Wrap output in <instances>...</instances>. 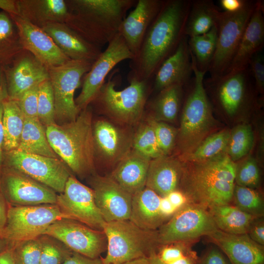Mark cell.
I'll list each match as a JSON object with an SVG mask.
<instances>
[{
	"label": "cell",
	"instance_id": "681fc988",
	"mask_svg": "<svg viewBox=\"0 0 264 264\" xmlns=\"http://www.w3.org/2000/svg\"><path fill=\"white\" fill-rule=\"evenodd\" d=\"M248 68L254 78L257 90L261 93L264 90V57L262 51L255 53L250 59Z\"/></svg>",
	"mask_w": 264,
	"mask_h": 264
},
{
	"label": "cell",
	"instance_id": "be15d7a7",
	"mask_svg": "<svg viewBox=\"0 0 264 264\" xmlns=\"http://www.w3.org/2000/svg\"><path fill=\"white\" fill-rule=\"evenodd\" d=\"M149 264H163L159 259L156 252L152 253L148 258Z\"/></svg>",
	"mask_w": 264,
	"mask_h": 264
},
{
	"label": "cell",
	"instance_id": "7a4b0ae2",
	"mask_svg": "<svg viewBox=\"0 0 264 264\" xmlns=\"http://www.w3.org/2000/svg\"><path fill=\"white\" fill-rule=\"evenodd\" d=\"M236 163L224 152L210 159L186 161L179 186L189 202L208 209L230 204L235 186Z\"/></svg>",
	"mask_w": 264,
	"mask_h": 264
},
{
	"label": "cell",
	"instance_id": "b9f144b4",
	"mask_svg": "<svg viewBox=\"0 0 264 264\" xmlns=\"http://www.w3.org/2000/svg\"><path fill=\"white\" fill-rule=\"evenodd\" d=\"M38 118L45 127L56 123L54 98L49 79L38 86Z\"/></svg>",
	"mask_w": 264,
	"mask_h": 264
},
{
	"label": "cell",
	"instance_id": "94428289",
	"mask_svg": "<svg viewBox=\"0 0 264 264\" xmlns=\"http://www.w3.org/2000/svg\"><path fill=\"white\" fill-rule=\"evenodd\" d=\"M197 261L196 255L193 253L167 264H196Z\"/></svg>",
	"mask_w": 264,
	"mask_h": 264
},
{
	"label": "cell",
	"instance_id": "ee69618b",
	"mask_svg": "<svg viewBox=\"0 0 264 264\" xmlns=\"http://www.w3.org/2000/svg\"><path fill=\"white\" fill-rule=\"evenodd\" d=\"M39 238L42 244L40 264H62L72 252L63 243L50 236L42 235Z\"/></svg>",
	"mask_w": 264,
	"mask_h": 264
},
{
	"label": "cell",
	"instance_id": "ac0fdd59",
	"mask_svg": "<svg viewBox=\"0 0 264 264\" xmlns=\"http://www.w3.org/2000/svg\"><path fill=\"white\" fill-rule=\"evenodd\" d=\"M251 76L248 67L204 80L213 87L218 106L225 114L234 116L248 105Z\"/></svg>",
	"mask_w": 264,
	"mask_h": 264
},
{
	"label": "cell",
	"instance_id": "836d02e7",
	"mask_svg": "<svg viewBox=\"0 0 264 264\" xmlns=\"http://www.w3.org/2000/svg\"><path fill=\"white\" fill-rule=\"evenodd\" d=\"M2 122L4 153L16 150L23 129L25 118L16 101L8 95L3 100Z\"/></svg>",
	"mask_w": 264,
	"mask_h": 264
},
{
	"label": "cell",
	"instance_id": "6125c7cd",
	"mask_svg": "<svg viewBox=\"0 0 264 264\" xmlns=\"http://www.w3.org/2000/svg\"><path fill=\"white\" fill-rule=\"evenodd\" d=\"M7 92L5 76L2 67L0 66V97Z\"/></svg>",
	"mask_w": 264,
	"mask_h": 264
},
{
	"label": "cell",
	"instance_id": "ba28073f",
	"mask_svg": "<svg viewBox=\"0 0 264 264\" xmlns=\"http://www.w3.org/2000/svg\"><path fill=\"white\" fill-rule=\"evenodd\" d=\"M63 219H72L57 204L9 206L3 238L9 244L35 239L42 235L54 222Z\"/></svg>",
	"mask_w": 264,
	"mask_h": 264
},
{
	"label": "cell",
	"instance_id": "5b68a950",
	"mask_svg": "<svg viewBox=\"0 0 264 264\" xmlns=\"http://www.w3.org/2000/svg\"><path fill=\"white\" fill-rule=\"evenodd\" d=\"M191 61L192 86L183 106L176 138L183 158L210 135L215 124L212 106L204 86L206 72L198 69L192 55Z\"/></svg>",
	"mask_w": 264,
	"mask_h": 264
},
{
	"label": "cell",
	"instance_id": "e7e4bbea",
	"mask_svg": "<svg viewBox=\"0 0 264 264\" xmlns=\"http://www.w3.org/2000/svg\"><path fill=\"white\" fill-rule=\"evenodd\" d=\"M122 264H149L148 258L143 257Z\"/></svg>",
	"mask_w": 264,
	"mask_h": 264
},
{
	"label": "cell",
	"instance_id": "4dcf8cb0",
	"mask_svg": "<svg viewBox=\"0 0 264 264\" xmlns=\"http://www.w3.org/2000/svg\"><path fill=\"white\" fill-rule=\"evenodd\" d=\"M221 12L211 0H191L185 35L189 38L202 35L217 26Z\"/></svg>",
	"mask_w": 264,
	"mask_h": 264
},
{
	"label": "cell",
	"instance_id": "d4e9b609",
	"mask_svg": "<svg viewBox=\"0 0 264 264\" xmlns=\"http://www.w3.org/2000/svg\"><path fill=\"white\" fill-rule=\"evenodd\" d=\"M264 44V4L262 1L257 0L255 8L245 27L235 56L225 73L247 68L252 56L262 50Z\"/></svg>",
	"mask_w": 264,
	"mask_h": 264
},
{
	"label": "cell",
	"instance_id": "3957f363",
	"mask_svg": "<svg viewBox=\"0 0 264 264\" xmlns=\"http://www.w3.org/2000/svg\"><path fill=\"white\" fill-rule=\"evenodd\" d=\"M68 17L65 24L90 44L102 48L118 33L134 0H66Z\"/></svg>",
	"mask_w": 264,
	"mask_h": 264
},
{
	"label": "cell",
	"instance_id": "91938a15",
	"mask_svg": "<svg viewBox=\"0 0 264 264\" xmlns=\"http://www.w3.org/2000/svg\"><path fill=\"white\" fill-rule=\"evenodd\" d=\"M0 264H15L12 250L10 246L0 253Z\"/></svg>",
	"mask_w": 264,
	"mask_h": 264
},
{
	"label": "cell",
	"instance_id": "8d00e7d4",
	"mask_svg": "<svg viewBox=\"0 0 264 264\" xmlns=\"http://www.w3.org/2000/svg\"><path fill=\"white\" fill-rule=\"evenodd\" d=\"M217 26L208 32L188 38L191 54L199 70L207 72L213 60L217 46Z\"/></svg>",
	"mask_w": 264,
	"mask_h": 264
},
{
	"label": "cell",
	"instance_id": "5bb4252c",
	"mask_svg": "<svg viewBox=\"0 0 264 264\" xmlns=\"http://www.w3.org/2000/svg\"><path fill=\"white\" fill-rule=\"evenodd\" d=\"M43 235L50 236L71 251L90 258L100 257L107 250V241L103 231L72 219H63L54 222Z\"/></svg>",
	"mask_w": 264,
	"mask_h": 264
},
{
	"label": "cell",
	"instance_id": "74e56055",
	"mask_svg": "<svg viewBox=\"0 0 264 264\" xmlns=\"http://www.w3.org/2000/svg\"><path fill=\"white\" fill-rule=\"evenodd\" d=\"M254 143V135L251 126L239 124L230 131L225 153L235 162L249 153Z\"/></svg>",
	"mask_w": 264,
	"mask_h": 264
},
{
	"label": "cell",
	"instance_id": "6f0895ef",
	"mask_svg": "<svg viewBox=\"0 0 264 264\" xmlns=\"http://www.w3.org/2000/svg\"><path fill=\"white\" fill-rule=\"evenodd\" d=\"M7 96L6 92L0 97V176L1 174L3 167L4 159V152L3 149V144L4 140L3 129L2 122V113H3V100Z\"/></svg>",
	"mask_w": 264,
	"mask_h": 264
},
{
	"label": "cell",
	"instance_id": "f1b7e54d",
	"mask_svg": "<svg viewBox=\"0 0 264 264\" xmlns=\"http://www.w3.org/2000/svg\"><path fill=\"white\" fill-rule=\"evenodd\" d=\"M161 200V197L145 187L132 196L129 220L141 229L157 230L169 220L162 212Z\"/></svg>",
	"mask_w": 264,
	"mask_h": 264
},
{
	"label": "cell",
	"instance_id": "484cf974",
	"mask_svg": "<svg viewBox=\"0 0 264 264\" xmlns=\"http://www.w3.org/2000/svg\"><path fill=\"white\" fill-rule=\"evenodd\" d=\"M42 29L70 60L93 64L102 52L101 48L87 42L65 23H50Z\"/></svg>",
	"mask_w": 264,
	"mask_h": 264
},
{
	"label": "cell",
	"instance_id": "f5cc1de1",
	"mask_svg": "<svg viewBox=\"0 0 264 264\" xmlns=\"http://www.w3.org/2000/svg\"><path fill=\"white\" fill-rule=\"evenodd\" d=\"M62 264H104L102 257L90 258L72 251Z\"/></svg>",
	"mask_w": 264,
	"mask_h": 264
},
{
	"label": "cell",
	"instance_id": "6da1fadb",
	"mask_svg": "<svg viewBox=\"0 0 264 264\" xmlns=\"http://www.w3.org/2000/svg\"><path fill=\"white\" fill-rule=\"evenodd\" d=\"M191 0H164L149 27L137 55L132 60L131 77L149 80L185 36Z\"/></svg>",
	"mask_w": 264,
	"mask_h": 264
},
{
	"label": "cell",
	"instance_id": "2e32d148",
	"mask_svg": "<svg viewBox=\"0 0 264 264\" xmlns=\"http://www.w3.org/2000/svg\"><path fill=\"white\" fill-rule=\"evenodd\" d=\"M56 204L72 220L103 231L106 222L96 206L92 189L72 175L68 178L64 192L57 194Z\"/></svg>",
	"mask_w": 264,
	"mask_h": 264
},
{
	"label": "cell",
	"instance_id": "7402d4cb",
	"mask_svg": "<svg viewBox=\"0 0 264 264\" xmlns=\"http://www.w3.org/2000/svg\"><path fill=\"white\" fill-rule=\"evenodd\" d=\"M163 1L160 0H138L134 9L122 22L118 33L124 40L134 58L137 55L146 33L159 12Z\"/></svg>",
	"mask_w": 264,
	"mask_h": 264
},
{
	"label": "cell",
	"instance_id": "816d5d0a",
	"mask_svg": "<svg viewBox=\"0 0 264 264\" xmlns=\"http://www.w3.org/2000/svg\"><path fill=\"white\" fill-rule=\"evenodd\" d=\"M196 264H228L221 251L212 247L207 250Z\"/></svg>",
	"mask_w": 264,
	"mask_h": 264
},
{
	"label": "cell",
	"instance_id": "603a6c76",
	"mask_svg": "<svg viewBox=\"0 0 264 264\" xmlns=\"http://www.w3.org/2000/svg\"><path fill=\"white\" fill-rule=\"evenodd\" d=\"M188 38L185 36L176 50L161 64L154 75V89L159 92L174 85L183 86L193 73Z\"/></svg>",
	"mask_w": 264,
	"mask_h": 264
},
{
	"label": "cell",
	"instance_id": "52a82bcc",
	"mask_svg": "<svg viewBox=\"0 0 264 264\" xmlns=\"http://www.w3.org/2000/svg\"><path fill=\"white\" fill-rule=\"evenodd\" d=\"M115 73H111L90 104H94L98 110L115 122L131 126L143 116L147 97L148 80L131 77L130 85L117 90L115 88Z\"/></svg>",
	"mask_w": 264,
	"mask_h": 264
},
{
	"label": "cell",
	"instance_id": "03108f58",
	"mask_svg": "<svg viewBox=\"0 0 264 264\" xmlns=\"http://www.w3.org/2000/svg\"><path fill=\"white\" fill-rule=\"evenodd\" d=\"M9 246V242L6 239L0 238V253L7 249Z\"/></svg>",
	"mask_w": 264,
	"mask_h": 264
},
{
	"label": "cell",
	"instance_id": "4316f807",
	"mask_svg": "<svg viewBox=\"0 0 264 264\" xmlns=\"http://www.w3.org/2000/svg\"><path fill=\"white\" fill-rule=\"evenodd\" d=\"M184 169V163L175 157L161 156L151 159L146 187L161 198L178 190Z\"/></svg>",
	"mask_w": 264,
	"mask_h": 264
},
{
	"label": "cell",
	"instance_id": "d6986e66",
	"mask_svg": "<svg viewBox=\"0 0 264 264\" xmlns=\"http://www.w3.org/2000/svg\"><path fill=\"white\" fill-rule=\"evenodd\" d=\"M2 68L8 97L14 100L49 79L48 68L25 49Z\"/></svg>",
	"mask_w": 264,
	"mask_h": 264
},
{
	"label": "cell",
	"instance_id": "d590c367",
	"mask_svg": "<svg viewBox=\"0 0 264 264\" xmlns=\"http://www.w3.org/2000/svg\"><path fill=\"white\" fill-rule=\"evenodd\" d=\"M183 86L174 85L159 91L151 107V115L156 121L173 122L179 110Z\"/></svg>",
	"mask_w": 264,
	"mask_h": 264
},
{
	"label": "cell",
	"instance_id": "30bf717a",
	"mask_svg": "<svg viewBox=\"0 0 264 264\" xmlns=\"http://www.w3.org/2000/svg\"><path fill=\"white\" fill-rule=\"evenodd\" d=\"M256 2L247 0L245 6L236 13L221 12L217 25L216 49L208 70L210 77L217 78L226 72L255 8Z\"/></svg>",
	"mask_w": 264,
	"mask_h": 264
},
{
	"label": "cell",
	"instance_id": "7c38bea8",
	"mask_svg": "<svg viewBox=\"0 0 264 264\" xmlns=\"http://www.w3.org/2000/svg\"><path fill=\"white\" fill-rule=\"evenodd\" d=\"M3 167L18 171L62 193L71 175L69 168L59 158L26 153L14 150L4 153Z\"/></svg>",
	"mask_w": 264,
	"mask_h": 264
},
{
	"label": "cell",
	"instance_id": "cb8c5ba5",
	"mask_svg": "<svg viewBox=\"0 0 264 264\" xmlns=\"http://www.w3.org/2000/svg\"><path fill=\"white\" fill-rule=\"evenodd\" d=\"M208 237L232 264H264V246L253 241L247 234H233L218 229Z\"/></svg>",
	"mask_w": 264,
	"mask_h": 264
},
{
	"label": "cell",
	"instance_id": "1f68e13d",
	"mask_svg": "<svg viewBox=\"0 0 264 264\" xmlns=\"http://www.w3.org/2000/svg\"><path fill=\"white\" fill-rule=\"evenodd\" d=\"M208 210L218 229L233 234H247L257 218L231 203L213 206Z\"/></svg>",
	"mask_w": 264,
	"mask_h": 264
},
{
	"label": "cell",
	"instance_id": "c3c4849f",
	"mask_svg": "<svg viewBox=\"0 0 264 264\" xmlns=\"http://www.w3.org/2000/svg\"><path fill=\"white\" fill-rule=\"evenodd\" d=\"M38 86L28 90L15 100L25 119L38 118Z\"/></svg>",
	"mask_w": 264,
	"mask_h": 264
},
{
	"label": "cell",
	"instance_id": "8fae6325",
	"mask_svg": "<svg viewBox=\"0 0 264 264\" xmlns=\"http://www.w3.org/2000/svg\"><path fill=\"white\" fill-rule=\"evenodd\" d=\"M92 65L84 61L70 60L62 65L48 68L54 94L56 124L74 121L77 117L80 111L75 102L74 92Z\"/></svg>",
	"mask_w": 264,
	"mask_h": 264
},
{
	"label": "cell",
	"instance_id": "8992f818",
	"mask_svg": "<svg viewBox=\"0 0 264 264\" xmlns=\"http://www.w3.org/2000/svg\"><path fill=\"white\" fill-rule=\"evenodd\" d=\"M107 241L104 264H122L148 258L160 247L157 230L141 229L130 220L106 222L103 226Z\"/></svg>",
	"mask_w": 264,
	"mask_h": 264
},
{
	"label": "cell",
	"instance_id": "bcb514c9",
	"mask_svg": "<svg viewBox=\"0 0 264 264\" xmlns=\"http://www.w3.org/2000/svg\"><path fill=\"white\" fill-rule=\"evenodd\" d=\"M150 116L159 149L163 155H168L174 147L178 130L167 123L156 121L151 115Z\"/></svg>",
	"mask_w": 264,
	"mask_h": 264
},
{
	"label": "cell",
	"instance_id": "277c9868",
	"mask_svg": "<svg viewBox=\"0 0 264 264\" xmlns=\"http://www.w3.org/2000/svg\"><path fill=\"white\" fill-rule=\"evenodd\" d=\"M92 112L88 106L76 119L62 124L45 127L48 142L59 158L79 177L94 174L95 151Z\"/></svg>",
	"mask_w": 264,
	"mask_h": 264
},
{
	"label": "cell",
	"instance_id": "f6af8a7d",
	"mask_svg": "<svg viewBox=\"0 0 264 264\" xmlns=\"http://www.w3.org/2000/svg\"><path fill=\"white\" fill-rule=\"evenodd\" d=\"M260 182L261 174L258 161L255 158L249 156L239 163H236L235 184L257 189Z\"/></svg>",
	"mask_w": 264,
	"mask_h": 264
},
{
	"label": "cell",
	"instance_id": "7bdbcfd3",
	"mask_svg": "<svg viewBox=\"0 0 264 264\" xmlns=\"http://www.w3.org/2000/svg\"><path fill=\"white\" fill-rule=\"evenodd\" d=\"M15 264H40L42 244L39 237L9 244Z\"/></svg>",
	"mask_w": 264,
	"mask_h": 264
},
{
	"label": "cell",
	"instance_id": "4fadbf2b",
	"mask_svg": "<svg viewBox=\"0 0 264 264\" xmlns=\"http://www.w3.org/2000/svg\"><path fill=\"white\" fill-rule=\"evenodd\" d=\"M133 58L124 40L118 33L85 75L82 90L75 100L79 110L89 106L105 82L106 77L115 66L124 60H132Z\"/></svg>",
	"mask_w": 264,
	"mask_h": 264
},
{
	"label": "cell",
	"instance_id": "44dd1931",
	"mask_svg": "<svg viewBox=\"0 0 264 264\" xmlns=\"http://www.w3.org/2000/svg\"><path fill=\"white\" fill-rule=\"evenodd\" d=\"M10 16L17 27L24 49L30 52L47 68L62 65L70 60L42 28L19 16Z\"/></svg>",
	"mask_w": 264,
	"mask_h": 264
},
{
	"label": "cell",
	"instance_id": "9a60e30c",
	"mask_svg": "<svg viewBox=\"0 0 264 264\" xmlns=\"http://www.w3.org/2000/svg\"><path fill=\"white\" fill-rule=\"evenodd\" d=\"M0 184L9 206L56 204L55 191L14 169L2 167Z\"/></svg>",
	"mask_w": 264,
	"mask_h": 264
},
{
	"label": "cell",
	"instance_id": "ffe728a7",
	"mask_svg": "<svg viewBox=\"0 0 264 264\" xmlns=\"http://www.w3.org/2000/svg\"><path fill=\"white\" fill-rule=\"evenodd\" d=\"M90 183L95 203L105 222L129 220L131 194L110 176L93 174Z\"/></svg>",
	"mask_w": 264,
	"mask_h": 264
},
{
	"label": "cell",
	"instance_id": "f546056e",
	"mask_svg": "<svg viewBox=\"0 0 264 264\" xmlns=\"http://www.w3.org/2000/svg\"><path fill=\"white\" fill-rule=\"evenodd\" d=\"M19 16L42 28L50 23H65L69 13L66 0H18Z\"/></svg>",
	"mask_w": 264,
	"mask_h": 264
},
{
	"label": "cell",
	"instance_id": "7dc6e473",
	"mask_svg": "<svg viewBox=\"0 0 264 264\" xmlns=\"http://www.w3.org/2000/svg\"><path fill=\"white\" fill-rule=\"evenodd\" d=\"M194 253L188 243L177 242L160 246L156 254L163 264H167Z\"/></svg>",
	"mask_w": 264,
	"mask_h": 264
},
{
	"label": "cell",
	"instance_id": "d6a6232c",
	"mask_svg": "<svg viewBox=\"0 0 264 264\" xmlns=\"http://www.w3.org/2000/svg\"><path fill=\"white\" fill-rule=\"evenodd\" d=\"M16 150L59 158L48 142L45 127L38 118L25 119L20 143Z\"/></svg>",
	"mask_w": 264,
	"mask_h": 264
},
{
	"label": "cell",
	"instance_id": "9c48e42d",
	"mask_svg": "<svg viewBox=\"0 0 264 264\" xmlns=\"http://www.w3.org/2000/svg\"><path fill=\"white\" fill-rule=\"evenodd\" d=\"M218 230L208 209L189 202L180 208L157 230L160 246L188 242L209 236Z\"/></svg>",
	"mask_w": 264,
	"mask_h": 264
},
{
	"label": "cell",
	"instance_id": "60d3db41",
	"mask_svg": "<svg viewBox=\"0 0 264 264\" xmlns=\"http://www.w3.org/2000/svg\"><path fill=\"white\" fill-rule=\"evenodd\" d=\"M232 202L239 209L256 218L264 216V198L257 189L235 184Z\"/></svg>",
	"mask_w": 264,
	"mask_h": 264
},
{
	"label": "cell",
	"instance_id": "680465c9",
	"mask_svg": "<svg viewBox=\"0 0 264 264\" xmlns=\"http://www.w3.org/2000/svg\"><path fill=\"white\" fill-rule=\"evenodd\" d=\"M0 9L10 15H19L18 0H0Z\"/></svg>",
	"mask_w": 264,
	"mask_h": 264
},
{
	"label": "cell",
	"instance_id": "f35d334b",
	"mask_svg": "<svg viewBox=\"0 0 264 264\" xmlns=\"http://www.w3.org/2000/svg\"><path fill=\"white\" fill-rule=\"evenodd\" d=\"M229 134L230 131L227 129L210 134L191 154L184 158V160L189 162L204 161L224 153Z\"/></svg>",
	"mask_w": 264,
	"mask_h": 264
},
{
	"label": "cell",
	"instance_id": "9f6ffc18",
	"mask_svg": "<svg viewBox=\"0 0 264 264\" xmlns=\"http://www.w3.org/2000/svg\"><path fill=\"white\" fill-rule=\"evenodd\" d=\"M167 198L171 203L178 209L189 203L186 196L178 190L172 192L167 196Z\"/></svg>",
	"mask_w": 264,
	"mask_h": 264
},
{
	"label": "cell",
	"instance_id": "ab89813d",
	"mask_svg": "<svg viewBox=\"0 0 264 264\" xmlns=\"http://www.w3.org/2000/svg\"><path fill=\"white\" fill-rule=\"evenodd\" d=\"M134 132L132 149L152 159L163 155L159 149L150 116Z\"/></svg>",
	"mask_w": 264,
	"mask_h": 264
},
{
	"label": "cell",
	"instance_id": "e0dca14e",
	"mask_svg": "<svg viewBox=\"0 0 264 264\" xmlns=\"http://www.w3.org/2000/svg\"><path fill=\"white\" fill-rule=\"evenodd\" d=\"M128 126L105 118L93 124L96 155L107 165H116L132 149L134 132Z\"/></svg>",
	"mask_w": 264,
	"mask_h": 264
},
{
	"label": "cell",
	"instance_id": "e575fe53",
	"mask_svg": "<svg viewBox=\"0 0 264 264\" xmlns=\"http://www.w3.org/2000/svg\"><path fill=\"white\" fill-rule=\"evenodd\" d=\"M24 48L17 27L10 15L0 12V66L9 65Z\"/></svg>",
	"mask_w": 264,
	"mask_h": 264
},
{
	"label": "cell",
	"instance_id": "db71d44e",
	"mask_svg": "<svg viewBox=\"0 0 264 264\" xmlns=\"http://www.w3.org/2000/svg\"><path fill=\"white\" fill-rule=\"evenodd\" d=\"M247 1V0H220L219 3L223 12L232 13L241 10Z\"/></svg>",
	"mask_w": 264,
	"mask_h": 264
},
{
	"label": "cell",
	"instance_id": "f907efd6",
	"mask_svg": "<svg viewBox=\"0 0 264 264\" xmlns=\"http://www.w3.org/2000/svg\"><path fill=\"white\" fill-rule=\"evenodd\" d=\"M247 234L256 243L264 245V221L263 217L257 218L251 223Z\"/></svg>",
	"mask_w": 264,
	"mask_h": 264
},
{
	"label": "cell",
	"instance_id": "83f0119b",
	"mask_svg": "<svg viewBox=\"0 0 264 264\" xmlns=\"http://www.w3.org/2000/svg\"><path fill=\"white\" fill-rule=\"evenodd\" d=\"M151 160L132 149L115 165L110 176L132 196L146 187Z\"/></svg>",
	"mask_w": 264,
	"mask_h": 264
},
{
	"label": "cell",
	"instance_id": "11a10c76",
	"mask_svg": "<svg viewBox=\"0 0 264 264\" xmlns=\"http://www.w3.org/2000/svg\"><path fill=\"white\" fill-rule=\"evenodd\" d=\"M9 207V205L5 198L0 184V238H3Z\"/></svg>",
	"mask_w": 264,
	"mask_h": 264
}]
</instances>
